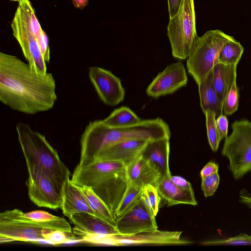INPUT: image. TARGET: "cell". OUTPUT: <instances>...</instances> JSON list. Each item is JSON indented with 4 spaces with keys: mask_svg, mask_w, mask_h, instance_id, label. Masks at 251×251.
Wrapping results in <instances>:
<instances>
[{
    "mask_svg": "<svg viewBox=\"0 0 251 251\" xmlns=\"http://www.w3.org/2000/svg\"><path fill=\"white\" fill-rule=\"evenodd\" d=\"M35 10L29 0H21L11 23L12 33L20 45L28 64L36 73H47L46 62L35 33Z\"/></svg>",
    "mask_w": 251,
    "mask_h": 251,
    "instance_id": "6",
    "label": "cell"
},
{
    "mask_svg": "<svg viewBox=\"0 0 251 251\" xmlns=\"http://www.w3.org/2000/svg\"><path fill=\"white\" fill-rule=\"evenodd\" d=\"M167 35L175 58L185 59L199 37L196 29L194 0H182L178 12L170 18Z\"/></svg>",
    "mask_w": 251,
    "mask_h": 251,
    "instance_id": "8",
    "label": "cell"
},
{
    "mask_svg": "<svg viewBox=\"0 0 251 251\" xmlns=\"http://www.w3.org/2000/svg\"><path fill=\"white\" fill-rule=\"evenodd\" d=\"M16 128L26 166L42 168L61 194L65 182L70 179L71 173L57 151L45 135L33 130L27 124L19 122Z\"/></svg>",
    "mask_w": 251,
    "mask_h": 251,
    "instance_id": "4",
    "label": "cell"
},
{
    "mask_svg": "<svg viewBox=\"0 0 251 251\" xmlns=\"http://www.w3.org/2000/svg\"><path fill=\"white\" fill-rule=\"evenodd\" d=\"M72 1L75 8L81 10L88 4V0H72Z\"/></svg>",
    "mask_w": 251,
    "mask_h": 251,
    "instance_id": "39",
    "label": "cell"
},
{
    "mask_svg": "<svg viewBox=\"0 0 251 251\" xmlns=\"http://www.w3.org/2000/svg\"><path fill=\"white\" fill-rule=\"evenodd\" d=\"M182 231L157 229L138 233L118 234L104 237L102 243L114 246L133 245H185L192 242L181 238Z\"/></svg>",
    "mask_w": 251,
    "mask_h": 251,
    "instance_id": "11",
    "label": "cell"
},
{
    "mask_svg": "<svg viewBox=\"0 0 251 251\" xmlns=\"http://www.w3.org/2000/svg\"><path fill=\"white\" fill-rule=\"evenodd\" d=\"M201 244L203 246H251V235L241 233L227 238L203 241Z\"/></svg>",
    "mask_w": 251,
    "mask_h": 251,
    "instance_id": "29",
    "label": "cell"
},
{
    "mask_svg": "<svg viewBox=\"0 0 251 251\" xmlns=\"http://www.w3.org/2000/svg\"><path fill=\"white\" fill-rule=\"evenodd\" d=\"M142 120L130 108L121 106L114 110L103 122L110 127H120L134 125L140 123Z\"/></svg>",
    "mask_w": 251,
    "mask_h": 251,
    "instance_id": "24",
    "label": "cell"
},
{
    "mask_svg": "<svg viewBox=\"0 0 251 251\" xmlns=\"http://www.w3.org/2000/svg\"><path fill=\"white\" fill-rule=\"evenodd\" d=\"M220 182L218 172L201 178V187L205 197L212 196L217 190Z\"/></svg>",
    "mask_w": 251,
    "mask_h": 251,
    "instance_id": "31",
    "label": "cell"
},
{
    "mask_svg": "<svg viewBox=\"0 0 251 251\" xmlns=\"http://www.w3.org/2000/svg\"><path fill=\"white\" fill-rule=\"evenodd\" d=\"M241 202L251 210V193L245 192L241 197Z\"/></svg>",
    "mask_w": 251,
    "mask_h": 251,
    "instance_id": "38",
    "label": "cell"
},
{
    "mask_svg": "<svg viewBox=\"0 0 251 251\" xmlns=\"http://www.w3.org/2000/svg\"><path fill=\"white\" fill-rule=\"evenodd\" d=\"M75 239L74 233H69L60 230H53L44 236L45 241L54 245L62 244Z\"/></svg>",
    "mask_w": 251,
    "mask_h": 251,
    "instance_id": "32",
    "label": "cell"
},
{
    "mask_svg": "<svg viewBox=\"0 0 251 251\" xmlns=\"http://www.w3.org/2000/svg\"><path fill=\"white\" fill-rule=\"evenodd\" d=\"M95 215L115 226L116 219L104 201L87 186H78Z\"/></svg>",
    "mask_w": 251,
    "mask_h": 251,
    "instance_id": "23",
    "label": "cell"
},
{
    "mask_svg": "<svg viewBox=\"0 0 251 251\" xmlns=\"http://www.w3.org/2000/svg\"><path fill=\"white\" fill-rule=\"evenodd\" d=\"M218 165L214 162L209 161L201 171L200 175L201 178H203L215 173L218 172Z\"/></svg>",
    "mask_w": 251,
    "mask_h": 251,
    "instance_id": "36",
    "label": "cell"
},
{
    "mask_svg": "<svg viewBox=\"0 0 251 251\" xmlns=\"http://www.w3.org/2000/svg\"><path fill=\"white\" fill-rule=\"evenodd\" d=\"M73 233L69 222L64 218L49 222H37L27 217L19 209L6 210L0 214V242L44 240V236L53 230Z\"/></svg>",
    "mask_w": 251,
    "mask_h": 251,
    "instance_id": "5",
    "label": "cell"
},
{
    "mask_svg": "<svg viewBox=\"0 0 251 251\" xmlns=\"http://www.w3.org/2000/svg\"><path fill=\"white\" fill-rule=\"evenodd\" d=\"M244 51L240 42L235 39L226 42L222 48L218 56L219 63L226 65L237 64Z\"/></svg>",
    "mask_w": 251,
    "mask_h": 251,
    "instance_id": "26",
    "label": "cell"
},
{
    "mask_svg": "<svg viewBox=\"0 0 251 251\" xmlns=\"http://www.w3.org/2000/svg\"><path fill=\"white\" fill-rule=\"evenodd\" d=\"M142 187L129 180L126 191L115 213L116 221L130 211L142 198Z\"/></svg>",
    "mask_w": 251,
    "mask_h": 251,
    "instance_id": "25",
    "label": "cell"
},
{
    "mask_svg": "<svg viewBox=\"0 0 251 251\" xmlns=\"http://www.w3.org/2000/svg\"><path fill=\"white\" fill-rule=\"evenodd\" d=\"M57 99L52 74H40L18 57L0 52V101L11 109L34 115L51 109Z\"/></svg>",
    "mask_w": 251,
    "mask_h": 251,
    "instance_id": "1",
    "label": "cell"
},
{
    "mask_svg": "<svg viewBox=\"0 0 251 251\" xmlns=\"http://www.w3.org/2000/svg\"><path fill=\"white\" fill-rule=\"evenodd\" d=\"M25 215L37 222H49L59 219L60 217L55 216L43 210H35L25 213Z\"/></svg>",
    "mask_w": 251,
    "mask_h": 251,
    "instance_id": "33",
    "label": "cell"
},
{
    "mask_svg": "<svg viewBox=\"0 0 251 251\" xmlns=\"http://www.w3.org/2000/svg\"><path fill=\"white\" fill-rule=\"evenodd\" d=\"M216 121L221 140L226 138L228 130V119L223 113L218 116Z\"/></svg>",
    "mask_w": 251,
    "mask_h": 251,
    "instance_id": "34",
    "label": "cell"
},
{
    "mask_svg": "<svg viewBox=\"0 0 251 251\" xmlns=\"http://www.w3.org/2000/svg\"><path fill=\"white\" fill-rule=\"evenodd\" d=\"M61 196L60 208L68 218L75 213L87 212L95 215L78 186L71 179H69L65 182Z\"/></svg>",
    "mask_w": 251,
    "mask_h": 251,
    "instance_id": "17",
    "label": "cell"
},
{
    "mask_svg": "<svg viewBox=\"0 0 251 251\" xmlns=\"http://www.w3.org/2000/svg\"><path fill=\"white\" fill-rule=\"evenodd\" d=\"M126 168L129 181L141 187L148 184L156 187L162 178L160 173L142 155L131 162Z\"/></svg>",
    "mask_w": 251,
    "mask_h": 251,
    "instance_id": "20",
    "label": "cell"
},
{
    "mask_svg": "<svg viewBox=\"0 0 251 251\" xmlns=\"http://www.w3.org/2000/svg\"><path fill=\"white\" fill-rule=\"evenodd\" d=\"M142 199L148 212L155 219L161 199L157 188L149 184L144 185L142 187Z\"/></svg>",
    "mask_w": 251,
    "mask_h": 251,
    "instance_id": "27",
    "label": "cell"
},
{
    "mask_svg": "<svg viewBox=\"0 0 251 251\" xmlns=\"http://www.w3.org/2000/svg\"><path fill=\"white\" fill-rule=\"evenodd\" d=\"M237 65L218 63L213 68L214 86L223 102L233 81L236 78Z\"/></svg>",
    "mask_w": 251,
    "mask_h": 251,
    "instance_id": "22",
    "label": "cell"
},
{
    "mask_svg": "<svg viewBox=\"0 0 251 251\" xmlns=\"http://www.w3.org/2000/svg\"><path fill=\"white\" fill-rule=\"evenodd\" d=\"M28 177L26 182L30 200L40 207L60 208L61 194L54 184L40 167L27 166Z\"/></svg>",
    "mask_w": 251,
    "mask_h": 251,
    "instance_id": "10",
    "label": "cell"
},
{
    "mask_svg": "<svg viewBox=\"0 0 251 251\" xmlns=\"http://www.w3.org/2000/svg\"><path fill=\"white\" fill-rule=\"evenodd\" d=\"M11 1H20L21 0H10Z\"/></svg>",
    "mask_w": 251,
    "mask_h": 251,
    "instance_id": "40",
    "label": "cell"
},
{
    "mask_svg": "<svg viewBox=\"0 0 251 251\" xmlns=\"http://www.w3.org/2000/svg\"><path fill=\"white\" fill-rule=\"evenodd\" d=\"M231 133L225 139L221 153L229 161L228 169L235 179L251 171V122L236 121Z\"/></svg>",
    "mask_w": 251,
    "mask_h": 251,
    "instance_id": "9",
    "label": "cell"
},
{
    "mask_svg": "<svg viewBox=\"0 0 251 251\" xmlns=\"http://www.w3.org/2000/svg\"><path fill=\"white\" fill-rule=\"evenodd\" d=\"M182 0H168L170 18L174 16L179 10Z\"/></svg>",
    "mask_w": 251,
    "mask_h": 251,
    "instance_id": "37",
    "label": "cell"
},
{
    "mask_svg": "<svg viewBox=\"0 0 251 251\" xmlns=\"http://www.w3.org/2000/svg\"><path fill=\"white\" fill-rule=\"evenodd\" d=\"M207 138L211 150L216 152L222 140L216 125V113L208 110L205 113Z\"/></svg>",
    "mask_w": 251,
    "mask_h": 251,
    "instance_id": "28",
    "label": "cell"
},
{
    "mask_svg": "<svg viewBox=\"0 0 251 251\" xmlns=\"http://www.w3.org/2000/svg\"><path fill=\"white\" fill-rule=\"evenodd\" d=\"M171 181L177 186L186 190H193L191 184L182 176H170Z\"/></svg>",
    "mask_w": 251,
    "mask_h": 251,
    "instance_id": "35",
    "label": "cell"
},
{
    "mask_svg": "<svg viewBox=\"0 0 251 251\" xmlns=\"http://www.w3.org/2000/svg\"><path fill=\"white\" fill-rule=\"evenodd\" d=\"M201 108L214 111L216 116L223 113L224 102L219 98L214 86L213 69L198 84Z\"/></svg>",
    "mask_w": 251,
    "mask_h": 251,
    "instance_id": "21",
    "label": "cell"
},
{
    "mask_svg": "<svg viewBox=\"0 0 251 251\" xmlns=\"http://www.w3.org/2000/svg\"><path fill=\"white\" fill-rule=\"evenodd\" d=\"M74 224V234L98 238L120 234L115 226L87 212L75 213L69 217Z\"/></svg>",
    "mask_w": 251,
    "mask_h": 251,
    "instance_id": "15",
    "label": "cell"
},
{
    "mask_svg": "<svg viewBox=\"0 0 251 251\" xmlns=\"http://www.w3.org/2000/svg\"><path fill=\"white\" fill-rule=\"evenodd\" d=\"M149 142L131 140L113 144L99 151L94 162L98 161H119L127 166L142 155Z\"/></svg>",
    "mask_w": 251,
    "mask_h": 251,
    "instance_id": "16",
    "label": "cell"
},
{
    "mask_svg": "<svg viewBox=\"0 0 251 251\" xmlns=\"http://www.w3.org/2000/svg\"><path fill=\"white\" fill-rule=\"evenodd\" d=\"M239 105V93L236 78L233 81L224 102L223 112L230 115L237 110Z\"/></svg>",
    "mask_w": 251,
    "mask_h": 251,
    "instance_id": "30",
    "label": "cell"
},
{
    "mask_svg": "<svg viewBox=\"0 0 251 251\" xmlns=\"http://www.w3.org/2000/svg\"><path fill=\"white\" fill-rule=\"evenodd\" d=\"M71 180L78 186L91 187L114 217L129 183L126 165L110 161H95L81 167L76 166Z\"/></svg>",
    "mask_w": 251,
    "mask_h": 251,
    "instance_id": "3",
    "label": "cell"
},
{
    "mask_svg": "<svg viewBox=\"0 0 251 251\" xmlns=\"http://www.w3.org/2000/svg\"><path fill=\"white\" fill-rule=\"evenodd\" d=\"M88 75L99 97L104 103L115 106L124 100L125 91L121 81L110 71L93 66L88 69Z\"/></svg>",
    "mask_w": 251,
    "mask_h": 251,
    "instance_id": "12",
    "label": "cell"
},
{
    "mask_svg": "<svg viewBox=\"0 0 251 251\" xmlns=\"http://www.w3.org/2000/svg\"><path fill=\"white\" fill-rule=\"evenodd\" d=\"M115 227L121 234L129 235L157 229L156 219L148 212L141 198L137 204L116 221Z\"/></svg>",
    "mask_w": 251,
    "mask_h": 251,
    "instance_id": "14",
    "label": "cell"
},
{
    "mask_svg": "<svg viewBox=\"0 0 251 251\" xmlns=\"http://www.w3.org/2000/svg\"><path fill=\"white\" fill-rule=\"evenodd\" d=\"M168 125L162 119L142 120L131 126L110 127L102 120L90 122L80 138V157L78 165L84 167L92 164L99 151L113 144L131 140L152 141L170 139Z\"/></svg>",
    "mask_w": 251,
    "mask_h": 251,
    "instance_id": "2",
    "label": "cell"
},
{
    "mask_svg": "<svg viewBox=\"0 0 251 251\" xmlns=\"http://www.w3.org/2000/svg\"><path fill=\"white\" fill-rule=\"evenodd\" d=\"M188 77L184 64L177 62L168 65L159 73L146 89L147 94L153 98L171 94L186 85Z\"/></svg>",
    "mask_w": 251,
    "mask_h": 251,
    "instance_id": "13",
    "label": "cell"
},
{
    "mask_svg": "<svg viewBox=\"0 0 251 251\" xmlns=\"http://www.w3.org/2000/svg\"><path fill=\"white\" fill-rule=\"evenodd\" d=\"M169 141L168 139H161L149 142L141 155L160 173L162 177L171 174L169 163Z\"/></svg>",
    "mask_w": 251,
    "mask_h": 251,
    "instance_id": "19",
    "label": "cell"
},
{
    "mask_svg": "<svg viewBox=\"0 0 251 251\" xmlns=\"http://www.w3.org/2000/svg\"><path fill=\"white\" fill-rule=\"evenodd\" d=\"M162 177L156 188L161 199L168 206L180 204L197 205V201L193 190L181 188L171 180L170 176Z\"/></svg>",
    "mask_w": 251,
    "mask_h": 251,
    "instance_id": "18",
    "label": "cell"
},
{
    "mask_svg": "<svg viewBox=\"0 0 251 251\" xmlns=\"http://www.w3.org/2000/svg\"><path fill=\"white\" fill-rule=\"evenodd\" d=\"M234 39L218 29L207 31L198 38L186 62L188 72L197 84L219 63L218 56L223 46Z\"/></svg>",
    "mask_w": 251,
    "mask_h": 251,
    "instance_id": "7",
    "label": "cell"
}]
</instances>
